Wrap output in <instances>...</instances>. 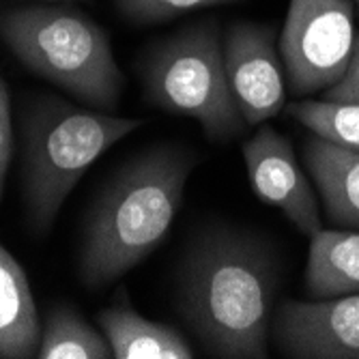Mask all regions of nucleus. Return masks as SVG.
Here are the masks:
<instances>
[{
	"mask_svg": "<svg viewBox=\"0 0 359 359\" xmlns=\"http://www.w3.org/2000/svg\"><path fill=\"white\" fill-rule=\"evenodd\" d=\"M280 263L269 241L243 228L215 226L185 250L177 273V306L207 355H269Z\"/></svg>",
	"mask_w": 359,
	"mask_h": 359,
	"instance_id": "obj_1",
	"label": "nucleus"
},
{
	"mask_svg": "<svg viewBox=\"0 0 359 359\" xmlns=\"http://www.w3.org/2000/svg\"><path fill=\"white\" fill-rule=\"evenodd\" d=\"M196 157L172 144L134 157L108 181L88 213L78 269L88 288L116 282L161 243L183 203Z\"/></svg>",
	"mask_w": 359,
	"mask_h": 359,
	"instance_id": "obj_2",
	"label": "nucleus"
},
{
	"mask_svg": "<svg viewBox=\"0 0 359 359\" xmlns=\"http://www.w3.org/2000/svg\"><path fill=\"white\" fill-rule=\"evenodd\" d=\"M0 37L24 67L86 106H118L123 74L108 32L84 11L52 3L13 7L0 13Z\"/></svg>",
	"mask_w": 359,
	"mask_h": 359,
	"instance_id": "obj_3",
	"label": "nucleus"
},
{
	"mask_svg": "<svg viewBox=\"0 0 359 359\" xmlns=\"http://www.w3.org/2000/svg\"><path fill=\"white\" fill-rule=\"evenodd\" d=\"M142 127L140 118L60 100H41L24 118V205L30 228L48 233L84 172L112 144Z\"/></svg>",
	"mask_w": 359,
	"mask_h": 359,
	"instance_id": "obj_4",
	"label": "nucleus"
},
{
	"mask_svg": "<svg viewBox=\"0 0 359 359\" xmlns=\"http://www.w3.org/2000/svg\"><path fill=\"white\" fill-rule=\"evenodd\" d=\"M140 78L151 104L194 118L209 138L233 140L245 132L215 20L189 24L153 43L140 60Z\"/></svg>",
	"mask_w": 359,
	"mask_h": 359,
	"instance_id": "obj_5",
	"label": "nucleus"
},
{
	"mask_svg": "<svg viewBox=\"0 0 359 359\" xmlns=\"http://www.w3.org/2000/svg\"><path fill=\"white\" fill-rule=\"evenodd\" d=\"M351 0H290L280 32V56L292 95L306 97L334 86L355 46Z\"/></svg>",
	"mask_w": 359,
	"mask_h": 359,
	"instance_id": "obj_6",
	"label": "nucleus"
},
{
	"mask_svg": "<svg viewBox=\"0 0 359 359\" xmlns=\"http://www.w3.org/2000/svg\"><path fill=\"white\" fill-rule=\"evenodd\" d=\"M224 62L248 127L280 114L286 102V74L271 24L235 22L224 35Z\"/></svg>",
	"mask_w": 359,
	"mask_h": 359,
	"instance_id": "obj_7",
	"label": "nucleus"
},
{
	"mask_svg": "<svg viewBox=\"0 0 359 359\" xmlns=\"http://www.w3.org/2000/svg\"><path fill=\"white\" fill-rule=\"evenodd\" d=\"M271 325L276 346L284 357L359 359V292L284 302Z\"/></svg>",
	"mask_w": 359,
	"mask_h": 359,
	"instance_id": "obj_8",
	"label": "nucleus"
},
{
	"mask_svg": "<svg viewBox=\"0 0 359 359\" xmlns=\"http://www.w3.org/2000/svg\"><path fill=\"white\" fill-rule=\"evenodd\" d=\"M243 159L250 185L260 201L278 207L306 237L320 231L323 222L312 181L286 136L263 125L243 144Z\"/></svg>",
	"mask_w": 359,
	"mask_h": 359,
	"instance_id": "obj_9",
	"label": "nucleus"
},
{
	"mask_svg": "<svg viewBox=\"0 0 359 359\" xmlns=\"http://www.w3.org/2000/svg\"><path fill=\"white\" fill-rule=\"evenodd\" d=\"M304 164L327 219L338 228H359V151L314 136L304 147Z\"/></svg>",
	"mask_w": 359,
	"mask_h": 359,
	"instance_id": "obj_10",
	"label": "nucleus"
},
{
	"mask_svg": "<svg viewBox=\"0 0 359 359\" xmlns=\"http://www.w3.org/2000/svg\"><path fill=\"white\" fill-rule=\"evenodd\" d=\"M41 320L22 265L0 243V359L37 357Z\"/></svg>",
	"mask_w": 359,
	"mask_h": 359,
	"instance_id": "obj_11",
	"label": "nucleus"
},
{
	"mask_svg": "<svg viewBox=\"0 0 359 359\" xmlns=\"http://www.w3.org/2000/svg\"><path fill=\"white\" fill-rule=\"evenodd\" d=\"M97 323L116 359H191L189 342L170 325L144 318L127 304L110 306L97 314Z\"/></svg>",
	"mask_w": 359,
	"mask_h": 359,
	"instance_id": "obj_12",
	"label": "nucleus"
},
{
	"mask_svg": "<svg viewBox=\"0 0 359 359\" xmlns=\"http://www.w3.org/2000/svg\"><path fill=\"white\" fill-rule=\"evenodd\" d=\"M306 288L327 299L359 292V231H320L310 237Z\"/></svg>",
	"mask_w": 359,
	"mask_h": 359,
	"instance_id": "obj_13",
	"label": "nucleus"
},
{
	"mask_svg": "<svg viewBox=\"0 0 359 359\" xmlns=\"http://www.w3.org/2000/svg\"><path fill=\"white\" fill-rule=\"evenodd\" d=\"M39 359H110L112 348L100 334L69 306H56L41 325Z\"/></svg>",
	"mask_w": 359,
	"mask_h": 359,
	"instance_id": "obj_14",
	"label": "nucleus"
},
{
	"mask_svg": "<svg viewBox=\"0 0 359 359\" xmlns=\"http://www.w3.org/2000/svg\"><path fill=\"white\" fill-rule=\"evenodd\" d=\"M290 114L318 138L359 151V104L336 102H295Z\"/></svg>",
	"mask_w": 359,
	"mask_h": 359,
	"instance_id": "obj_15",
	"label": "nucleus"
},
{
	"mask_svg": "<svg viewBox=\"0 0 359 359\" xmlns=\"http://www.w3.org/2000/svg\"><path fill=\"white\" fill-rule=\"evenodd\" d=\"M237 0H114L118 13L132 24H159L213 5H228Z\"/></svg>",
	"mask_w": 359,
	"mask_h": 359,
	"instance_id": "obj_16",
	"label": "nucleus"
},
{
	"mask_svg": "<svg viewBox=\"0 0 359 359\" xmlns=\"http://www.w3.org/2000/svg\"><path fill=\"white\" fill-rule=\"evenodd\" d=\"M323 100L336 104H359V32L355 37L353 54L342 78L334 86L323 90Z\"/></svg>",
	"mask_w": 359,
	"mask_h": 359,
	"instance_id": "obj_17",
	"label": "nucleus"
},
{
	"mask_svg": "<svg viewBox=\"0 0 359 359\" xmlns=\"http://www.w3.org/2000/svg\"><path fill=\"white\" fill-rule=\"evenodd\" d=\"M13 155V127H11V102L5 80L0 78V201H3V189L7 170Z\"/></svg>",
	"mask_w": 359,
	"mask_h": 359,
	"instance_id": "obj_18",
	"label": "nucleus"
},
{
	"mask_svg": "<svg viewBox=\"0 0 359 359\" xmlns=\"http://www.w3.org/2000/svg\"><path fill=\"white\" fill-rule=\"evenodd\" d=\"M43 3H69V0H43Z\"/></svg>",
	"mask_w": 359,
	"mask_h": 359,
	"instance_id": "obj_19",
	"label": "nucleus"
},
{
	"mask_svg": "<svg viewBox=\"0 0 359 359\" xmlns=\"http://www.w3.org/2000/svg\"><path fill=\"white\" fill-rule=\"evenodd\" d=\"M351 3H353V5H355L357 9H359V0H351Z\"/></svg>",
	"mask_w": 359,
	"mask_h": 359,
	"instance_id": "obj_20",
	"label": "nucleus"
}]
</instances>
